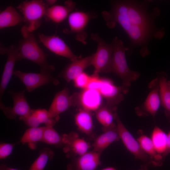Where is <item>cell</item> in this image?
<instances>
[{
	"label": "cell",
	"instance_id": "obj_22",
	"mask_svg": "<svg viewBox=\"0 0 170 170\" xmlns=\"http://www.w3.org/2000/svg\"><path fill=\"white\" fill-rule=\"evenodd\" d=\"M159 81L161 105L164 109L165 115L170 122V91L167 85V76L164 72L157 74Z\"/></svg>",
	"mask_w": 170,
	"mask_h": 170
},
{
	"label": "cell",
	"instance_id": "obj_13",
	"mask_svg": "<svg viewBox=\"0 0 170 170\" xmlns=\"http://www.w3.org/2000/svg\"><path fill=\"white\" fill-rule=\"evenodd\" d=\"M25 91L23 90L16 92L11 90L8 92L12 99L13 104L12 107H5L3 110L4 114L7 118L13 119L18 116L24 117L31 113L32 110L25 95Z\"/></svg>",
	"mask_w": 170,
	"mask_h": 170
},
{
	"label": "cell",
	"instance_id": "obj_39",
	"mask_svg": "<svg viewBox=\"0 0 170 170\" xmlns=\"http://www.w3.org/2000/svg\"><path fill=\"white\" fill-rule=\"evenodd\" d=\"M167 86L169 88V89L170 91V81L167 80Z\"/></svg>",
	"mask_w": 170,
	"mask_h": 170
},
{
	"label": "cell",
	"instance_id": "obj_8",
	"mask_svg": "<svg viewBox=\"0 0 170 170\" xmlns=\"http://www.w3.org/2000/svg\"><path fill=\"white\" fill-rule=\"evenodd\" d=\"M150 91L144 102L135 108L137 115L147 116L151 115L154 118L161 105L159 91V81L157 78L152 80L149 84Z\"/></svg>",
	"mask_w": 170,
	"mask_h": 170
},
{
	"label": "cell",
	"instance_id": "obj_28",
	"mask_svg": "<svg viewBox=\"0 0 170 170\" xmlns=\"http://www.w3.org/2000/svg\"><path fill=\"white\" fill-rule=\"evenodd\" d=\"M54 155L52 150L48 148L42 149L39 152V156L32 163L29 170H43L49 161Z\"/></svg>",
	"mask_w": 170,
	"mask_h": 170
},
{
	"label": "cell",
	"instance_id": "obj_15",
	"mask_svg": "<svg viewBox=\"0 0 170 170\" xmlns=\"http://www.w3.org/2000/svg\"><path fill=\"white\" fill-rule=\"evenodd\" d=\"M7 54V58L2 75L0 85V107L3 110L5 105L2 101V96L11 76L13 74L14 67L15 62L18 60V46L12 45L5 48V54Z\"/></svg>",
	"mask_w": 170,
	"mask_h": 170
},
{
	"label": "cell",
	"instance_id": "obj_10",
	"mask_svg": "<svg viewBox=\"0 0 170 170\" xmlns=\"http://www.w3.org/2000/svg\"><path fill=\"white\" fill-rule=\"evenodd\" d=\"M62 136V150L67 158L71 159L82 155L88 152L91 147L89 144L80 138L76 132H72Z\"/></svg>",
	"mask_w": 170,
	"mask_h": 170
},
{
	"label": "cell",
	"instance_id": "obj_17",
	"mask_svg": "<svg viewBox=\"0 0 170 170\" xmlns=\"http://www.w3.org/2000/svg\"><path fill=\"white\" fill-rule=\"evenodd\" d=\"M72 106H75L73 95H70L68 89L65 87L55 95L48 111L51 116L57 121L59 115Z\"/></svg>",
	"mask_w": 170,
	"mask_h": 170
},
{
	"label": "cell",
	"instance_id": "obj_25",
	"mask_svg": "<svg viewBox=\"0 0 170 170\" xmlns=\"http://www.w3.org/2000/svg\"><path fill=\"white\" fill-rule=\"evenodd\" d=\"M44 127L30 128L25 132L20 139L23 144H27L31 149L36 148L37 143L42 142Z\"/></svg>",
	"mask_w": 170,
	"mask_h": 170
},
{
	"label": "cell",
	"instance_id": "obj_3",
	"mask_svg": "<svg viewBox=\"0 0 170 170\" xmlns=\"http://www.w3.org/2000/svg\"><path fill=\"white\" fill-rule=\"evenodd\" d=\"M113 48L111 71L122 80V85L129 88L131 83L136 80L140 76L138 71H132L129 68L125 56L128 51L123 42L115 37L111 42Z\"/></svg>",
	"mask_w": 170,
	"mask_h": 170
},
{
	"label": "cell",
	"instance_id": "obj_4",
	"mask_svg": "<svg viewBox=\"0 0 170 170\" xmlns=\"http://www.w3.org/2000/svg\"><path fill=\"white\" fill-rule=\"evenodd\" d=\"M49 5L45 1L33 0L22 2L17 7L23 14L24 25L28 30L33 32L41 24V20L45 16Z\"/></svg>",
	"mask_w": 170,
	"mask_h": 170
},
{
	"label": "cell",
	"instance_id": "obj_6",
	"mask_svg": "<svg viewBox=\"0 0 170 170\" xmlns=\"http://www.w3.org/2000/svg\"><path fill=\"white\" fill-rule=\"evenodd\" d=\"M115 120L120 137L124 145L136 159L141 160L143 164H149L154 166H160L152 160L142 150L137 141L127 129L120 120L117 113L115 116Z\"/></svg>",
	"mask_w": 170,
	"mask_h": 170
},
{
	"label": "cell",
	"instance_id": "obj_27",
	"mask_svg": "<svg viewBox=\"0 0 170 170\" xmlns=\"http://www.w3.org/2000/svg\"><path fill=\"white\" fill-rule=\"evenodd\" d=\"M150 139L156 151L162 156L167 147V134L159 127L155 126L151 133Z\"/></svg>",
	"mask_w": 170,
	"mask_h": 170
},
{
	"label": "cell",
	"instance_id": "obj_11",
	"mask_svg": "<svg viewBox=\"0 0 170 170\" xmlns=\"http://www.w3.org/2000/svg\"><path fill=\"white\" fill-rule=\"evenodd\" d=\"M39 42L54 54L69 59L71 61L81 58L75 54L65 42L56 35H38Z\"/></svg>",
	"mask_w": 170,
	"mask_h": 170
},
{
	"label": "cell",
	"instance_id": "obj_21",
	"mask_svg": "<svg viewBox=\"0 0 170 170\" xmlns=\"http://www.w3.org/2000/svg\"><path fill=\"white\" fill-rule=\"evenodd\" d=\"M74 118L75 124L80 131L89 137H94V126L91 111L79 109Z\"/></svg>",
	"mask_w": 170,
	"mask_h": 170
},
{
	"label": "cell",
	"instance_id": "obj_19",
	"mask_svg": "<svg viewBox=\"0 0 170 170\" xmlns=\"http://www.w3.org/2000/svg\"><path fill=\"white\" fill-rule=\"evenodd\" d=\"M102 130L103 133L94 138L92 145V150L101 153L112 143L120 139L117 126L115 123Z\"/></svg>",
	"mask_w": 170,
	"mask_h": 170
},
{
	"label": "cell",
	"instance_id": "obj_12",
	"mask_svg": "<svg viewBox=\"0 0 170 170\" xmlns=\"http://www.w3.org/2000/svg\"><path fill=\"white\" fill-rule=\"evenodd\" d=\"M101 85L98 91L106 100V104L116 107L123 100L124 95L128 93L129 89L122 85L116 86L108 79L101 78Z\"/></svg>",
	"mask_w": 170,
	"mask_h": 170
},
{
	"label": "cell",
	"instance_id": "obj_1",
	"mask_svg": "<svg viewBox=\"0 0 170 170\" xmlns=\"http://www.w3.org/2000/svg\"><path fill=\"white\" fill-rule=\"evenodd\" d=\"M147 3L133 1H114L111 2L109 11H105L101 15L110 28L118 23L128 34L130 40L128 47L130 53L136 46L142 47L141 51L147 50L146 45L152 36L154 20L160 14L155 8L151 14L147 11Z\"/></svg>",
	"mask_w": 170,
	"mask_h": 170
},
{
	"label": "cell",
	"instance_id": "obj_20",
	"mask_svg": "<svg viewBox=\"0 0 170 170\" xmlns=\"http://www.w3.org/2000/svg\"><path fill=\"white\" fill-rule=\"evenodd\" d=\"M76 3L70 0L66 1L64 5H55L49 7L45 15L46 18L53 22L59 23L65 20L75 10Z\"/></svg>",
	"mask_w": 170,
	"mask_h": 170
},
{
	"label": "cell",
	"instance_id": "obj_14",
	"mask_svg": "<svg viewBox=\"0 0 170 170\" xmlns=\"http://www.w3.org/2000/svg\"><path fill=\"white\" fill-rule=\"evenodd\" d=\"M73 95L75 106H77L79 109L95 111L102 104V97L96 90L87 88L82 89L79 93H75Z\"/></svg>",
	"mask_w": 170,
	"mask_h": 170
},
{
	"label": "cell",
	"instance_id": "obj_23",
	"mask_svg": "<svg viewBox=\"0 0 170 170\" xmlns=\"http://www.w3.org/2000/svg\"><path fill=\"white\" fill-rule=\"evenodd\" d=\"M116 107H112L106 103L102 104L95 111L96 117L102 125V129L107 128L115 123Z\"/></svg>",
	"mask_w": 170,
	"mask_h": 170
},
{
	"label": "cell",
	"instance_id": "obj_29",
	"mask_svg": "<svg viewBox=\"0 0 170 170\" xmlns=\"http://www.w3.org/2000/svg\"><path fill=\"white\" fill-rule=\"evenodd\" d=\"M42 142L57 147H62L63 136L60 135L53 127L45 126Z\"/></svg>",
	"mask_w": 170,
	"mask_h": 170
},
{
	"label": "cell",
	"instance_id": "obj_9",
	"mask_svg": "<svg viewBox=\"0 0 170 170\" xmlns=\"http://www.w3.org/2000/svg\"><path fill=\"white\" fill-rule=\"evenodd\" d=\"M13 74L21 81L29 92L44 85L51 83L57 85L59 82L48 72L28 73L17 70L14 71Z\"/></svg>",
	"mask_w": 170,
	"mask_h": 170
},
{
	"label": "cell",
	"instance_id": "obj_5",
	"mask_svg": "<svg viewBox=\"0 0 170 170\" xmlns=\"http://www.w3.org/2000/svg\"><path fill=\"white\" fill-rule=\"evenodd\" d=\"M91 39L96 42L97 47L96 52L93 54L92 65L94 68L93 74L111 72L113 54L111 43H106L98 33H92Z\"/></svg>",
	"mask_w": 170,
	"mask_h": 170
},
{
	"label": "cell",
	"instance_id": "obj_2",
	"mask_svg": "<svg viewBox=\"0 0 170 170\" xmlns=\"http://www.w3.org/2000/svg\"><path fill=\"white\" fill-rule=\"evenodd\" d=\"M21 32L23 38L18 46V60H30L40 66V72H52L55 67L48 63L46 55L38 45L33 32L28 30L25 26L21 28Z\"/></svg>",
	"mask_w": 170,
	"mask_h": 170
},
{
	"label": "cell",
	"instance_id": "obj_37",
	"mask_svg": "<svg viewBox=\"0 0 170 170\" xmlns=\"http://www.w3.org/2000/svg\"><path fill=\"white\" fill-rule=\"evenodd\" d=\"M46 3L49 6H53L56 2V0H46Z\"/></svg>",
	"mask_w": 170,
	"mask_h": 170
},
{
	"label": "cell",
	"instance_id": "obj_38",
	"mask_svg": "<svg viewBox=\"0 0 170 170\" xmlns=\"http://www.w3.org/2000/svg\"><path fill=\"white\" fill-rule=\"evenodd\" d=\"M101 170H116V169L113 167H108L103 168Z\"/></svg>",
	"mask_w": 170,
	"mask_h": 170
},
{
	"label": "cell",
	"instance_id": "obj_16",
	"mask_svg": "<svg viewBox=\"0 0 170 170\" xmlns=\"http://www.w3.org/2000/svg\"><path fill=\"white\" fill-rule=\"evenodd\" d=\"M101 153L93 150L71 158L66 170H95L101 164Z\"/></svg>",
	"mask_w": 170,
	"mask_h": 170
},
{
	"label": "cell",
	"instance_id": "obj_7",
	"mask_svg": "<svg viewBox=\"0 0 170 170\" xmlns=\"http://www.w3.org/2000/svg\"><path fill=\"white\" fill-rule=\"evenodd\" d=\"M97 16L95 12L74 10L68 17L69 29L65 30L64 32L67 34H75V39L85 44L87 37L86 28L90 20Z\"/></svg>",
	"mask_w": 170,
	"mask_h": 170
},
{
	"label": "cell",
	"instance_id": "obj_32",
	"mask_svg": "<svg viewBox=\"0 0 170 170\" xmlns=\"http://www.w3.org/2000/svg\"><path fill=\"white\" fill-rule=\"evenodd\" d=\"M15 144L1 143L0 144V159H4L12 153Z\"/></svg>",
	"mask_w": 170,
	"mask_h": 170
},
{
	"label": "cell",
	"instance_id": "obj_34",
	"mask_svg": "<svg viewBox=\"0 0 170 170\" xmlns=\"http://www.w3.org/2000/svg\"><path fill=\"white\" fill-rule=\"evenodd\" d=\"M167 135V144L166 149L162 155L163 160L170 153V130Z\"/></svg>",
	"mask_w": 170,
	"mask_h": 170
},
{
	"label": "cell",
	"instance_id": "obj_18",
	"mask_svg": "<svg viewBox=\"0 0 170 170\" xmlns=\"http://www.w3.org/2000/svg\"><path fill=\"white\" fill-rule=\"evenodd\" d=\"M92 59L93 54L71 61L60 73L59 76L63 78L68 82L73 81L87 68L92 65Z\"/></svg>",
	"mask_w": 170,
	"mask_h": 170
},
{
	"label": "cell",
	"instance_id": "obj_36",
	"mask_svg": "<svg viewBox=\"0 0 170 170\" xmlns=\"http://www.w3.org/2000/svg\"><path fill=\"white\" fill-rule=\"evenodd\" d=\"M151 166L149 164H142L141 166V168L138 170H148V167Z\"/></svg>",
	"mask_w": 170,
	"mask_h": 170
},
{
	"label": "cell",
	"instance_id": "obj_24",
	"mask_svg": "<svg viewBox=\"0 0 170 170\" xmlns=\"http://www.w3.org/2000/svg\"><path fill=\"white\" fill-rule=\"evenodd\" d=\"M24 22L21 16L13 6L7 7L0 13V28L14 26Z\"/></svg>",
	"mask_w": 170,
	"mask_h": 170
},
{
	"label": "cell",
	"instance_id": "obj_35",
	"mask_svg": "<svg viewBox=\"0 0 170 170\" xmlns=\"http://www.w3.org/2000/svg\"><path fill=\"white\" fill-rule=\"evenodd\" d=\"M0 170H18L14 168L8 167L5 164H2L0 166Z\"/></svg>",
	"mask_w": 170,
	"mask_h": 170
},
{
	"label": "cell",
	"instance_id": "obj_33",
	"mask_svg": "<svg viewBox=\"0 0 170 170\" xmlns=\"http://www.w3.org/2000/svg\"><path fill=\"white\" fill-rule=\"evenodd\" d=\"M19 119L23 121L26 125L30 128L38 127L40 124L37 118L32 112L27 116L19 117Z\"/></svg>",
	"mask_w": 170,
	"mask_h": 170
},
{
	"label": "cell",
	"instance_id": "obj_30",
	"mask_svg": "<svg viewBox=\"0 0 170 170\" xmlns=\"http://www.w3.org/2000/svg\"><path fill=\"white\" fill-rule=\"evenodd\" d=\"M32 113L40 124L44 123L46 126L53 127L57 122L51 116L48 111L45 109L32 110Z\"/></svg>",
	"mask_w": 170,
	"mask_h": 170
},
{
	"label": "cell",
	"instance_id": "obj_26",
	"mask_svg": "<svg viewBox=\"0 0 170 170\" xmlns=\"http://www.w3.org/2000/svg\"><path fill=\"white\" fill-rule=\"evenodd\" d=\"M143 151L160 166L162 164L163 160L162 155L156 151L150 138L144 134H140L137 139Z\"/></svg>",
	"mask_w": 170,
	"mask_h": 170
},
{
	"label": "cell",
	"instance_id": "obj_31",
	"mask_svg": "<svg viewBox=\"0 0 170 170\" xmlns=\"http://www.w3.org/2000/svg\"><path fill=\"white\" fill-rule=\"evenodd\" d=\"M91 76L84 72L78 76L73 81L75 86L82 89L86 88L90 81Z\"/></svg>",
	"mask_w": 170,
	"mask_h": 170
}]
</instances>
